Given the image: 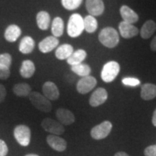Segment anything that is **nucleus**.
Listing matches in <instances>:
<instances>
[{
  "mask_svg": "<svg viewBox=\"0 0 156 156\" xmlns=\"http://www.w3.org/2000/svg\"><path fill=\"white\" fill-rule=\"evenodd\" d=\"M98 40L106 47L113 48L119 43V35L115 28L106 27L101 30L98 35Z\"/></svg>",
  "mask_w": 156,
  "mask_h": 156,
  "instance_id": "nucleus-1",
  "label": "nucleus"
},
{
  "mask_svg": "<svg viewBox=\"0 0 156 156\" xmlns=\"http://www.w3.org/2000/svg\"><path fill=\"white\" fill-rule=\"evenodd\" d=\"M84 20L78 13H74L69 17L67 23V34L71 38H77L84 30Z\"/></svg>",
  "mask_w": 156,
  "mask_h": 156,
  "instance_id": "nucleus-2",
  "label": "nucleus"
},
{
  "mask_svg": "<svg viewBox=\"0 0 156 156\" xmlns=\"http://www.w3.org/2000/svg\"><path fill=\"white\" fill-rule=\"evenodd\" d=\"M120 71V65L117 62L110 61L106 63L101 70V77L105 83H112L116 79Z\"/></svg>",
  "mask_w": 156,
  "mask_h": 156,
  "instance_id": "nucleus-3",
  "label": "nucleus"
},
{
  "mask_svg": "<svg viewBox=\"0 0 156 156\" xmlns=\"http://www.w3.org/2000/svg\"><path fill=\"white\" fill-rule=\"evenodd\" d=\"M31 103H32L38 110L43 112H50L52 109V104L48 99L46 98L44 95L40 93L31 92L28 95Z\"/></svg>",
  "mask_w": 156,
  "mask_h": 156,
  "instance_id": "nucleus-4",
  "label": "nucleus"
},
{
  "mask_svg": "<svg viewBox=\"0 0 156 156\" xmlns=\"http://www.w3.org/2000/svg\"><path fill=\"white\" fill-rule=\"evenodd\" d=\"M14 136L20 145L26 147L30 142L31 132L30 128L24 124L17 125L14 129Z\"/></svg>",
  "mask_w": 156,
  "mask_h": 156,
  "instance_id": "nucleus-5",
  "label": "nucleus"
},
{
  "mask_svg": "<svg viewBox=\"0 0 156 156\" xmlns=\"http://www.w3.org/2000/svg\"><path fill=\"white\" fill-rule=\"evenodd\" d=\"M112 124L109 121H104L95 126L90 131V135L94 140H100L106 138L112 129Z\"/></svg>",
  "mask_w": 156,
  "mask_h": 156,
  "instance_id": "nucleus-6",
  "label": "nucleus"
},
{
  "mask_svg": "<svg viewBox=\"0 0 156 156\" xmlns=\"http://www.w3.org/2000/svg\"><path fill=\"white\" fill-rule=\"evenodd\" d=\"M41 126L45 131L54 135H61L65 131L64 125H62L58 121L52 119L51 118H45L41 122Z\"/></svg>",
  "mask_w": 156,
  "mask_h": 156,
  "instance_id": "nucleus-7",
  "label": "nucleus"
},
{
  "mask_svg": "<svg viewBox=\"0 0 156 156\" xmlns=\"http://www.w3.org/2000/svg\"><path fill=\"white\" fill-rule=\"evenodd\" d=\"M96 79L93 76L88 75L82 77V79L77 82L76 88H77V92L80 94H86L90 92L96 86Z\"/></svg>",
  "mask_w": 156,
  "mask_h": 156,
  "instance_id": "nucleus-8",
  "label": "nucleus"
},
{
  "mask_svg": "<svg viewBox=\"0 0 156 156\" xmlns=\"http://www.w3.org/2000/svg\"><path fill=\"white\" fill-rule=\"evenodd\" d=\"M107 98H108V93L106 90L103 87H98L91 95L89 103L92 107H98L106 102Z\"/></svg>",
  "mask_w": 156,
  "mask_h": 156,
  "instance_id": "nucleus-9",
  "label": "nucleus"
},
{
  "mask_svg": "<svg viewBox=\"0 0 156 156\" xmlns=\"http://www.w3.org/2000/svg\"><path fill=\"white\" fill-rule=\"evenodd\" d=\"M86 9L92 16H100L103 13L105 5L103 0H86Z\"/></svg>",
  "mask_w": 156,
  "mask_h": 156,
  "instance_id": "nucleus-10",
  "label": "nucleus"
},
{
  "mask_svg": "<svg viewBox=\"0 0 156 156\" xmlns=\"http://www.w3.org/2000/svg\"><path fill=\"white\" fill-rule=\"evenodd\" d=\"M46 142H47L48 145L54 151L63 152L67 149V143L66 140L58 135L49 134L46 137Z\"/></svg>",
  "mask_w": 156,
  "mask_h": 156,
  "instance_id": "nucleus-11",
  "label": "nucleus"
},
{
  "mask_svg": "<svg viewBox=\"0 0 156 156\" xmlns=\"http://www.w3.org/2000/svg\"><path fill=\"white\" fill-rule=\"evenodd\" d=\"M58 44L59 41L57 38L54 36H48L39 43L38 48L42 53L46 54L55 49Z\"/></svg>",
  "mask_w": 156,
  "mask_h": 156,
  "instance_id": "nucleus-12",
  "label": "nucleus"
},
{
  "mask_svg": "<svg viewBox=\"0 0 156 156\" xmlns=\"http://www.w3.org/2000/svg\"><path fill=\"white\" fill-rule=\"evenodd\" d=\"M119 30L123 38L125 39L132 38L137 36L139 34V30L133 24H129L126 22H121L119 25Z\"/></svg>",
  "mask_w": 156,
  "mask_h": 156,
  "instance_id": "nucleus-13",
  "label": "nucleus"
},
{
  "mask_svg": "<svg viewBox=\"0 0 156 156\" xmlns=\"http://www.w3.org/2000/svg\"><path fill=\"white\" fill-rule=\"evenodd\" d=\"M56 116L58 122L61 123L62 125H70L75 121L73 113L66 108H58L56 112Z\"/></svg>",
  "mask_w": 156,
  "mask_h": 156,
  "instance_id": "nucleus-14",
  "label": "nucleus"
},
{
  "mask_svg": "<svg viewBox=\"0 0 156 156\" xmlns=\"http://www.w3.org/2000/svg\"><path fill=\"white\" fill-rule=\"evenodd\" d=\"M44 95L49 101H56L59 98V90L55 83L48 81L44 84L42 87Z\"/></svg>",
  "mask_w": 156,
  "mask_h": 156,
  "instance_id": "nucleus-15",
  "label": "nucleus"
},
{
  "mask_svg": "<svg viewBox=\"0 0 156 156\" xmlns=\"http://www.w3.org/2000/svg\"><path fill=\"white\" fill-rule=\"evenodd\" d=\"M120 15L122 16L124 22L129 24H134L139 20V16L133 9L126 5H123L120 8Z\"/></svg>",
  "mask_w": 156,
  "mask_h": 156,
  "instance_id": "nucleus-16",
  "label": "nucleus"
},
{
  "mask_svg": "<svg viewBox=\"0 0 156 156\" xmlns=\"http://www.w3.org/2000/svg\"><path fill=\"white\" fill-rule=\"evenodd\" d=\"M21 34L22 30L18 25L14 24L10 25L6 28L5 31V38L8 42H15L21 36Z\"/></svg>",
  "mask_w": 156,
  "mask_h": 156,
  "instance_id": "nucleus-17",
  "label": "nucleus"
},
{
  "mask_svg": "<svg viewBox=\"0 0 156 156\" xmlns=\"http://www.w3.org/2000/svg\"><path fill=\"white\" fill-rule=\"evenodd\" d=\"M141 98L145 101H150L156 97V85L152 83H145L142 85Z\"/></svg>",
  "mask_w": 156,
  "mask_h": 156,
  "instance_id": "nucleus-18",
  "label": "nucleus"
},
{
  "mask_svg": "<svg viewBox=\"0 0 156 156\" xmlns=\"http://www.w3.org/2000/svg\"><path fill=\"white\" fill-rule=\"evenodd\" d=\"M36 72L35 64L31 60H24L20 68V74L24 78H30Z\"/></svg>",
  "mask_w": 156,
  "mask_h": 156,
  "instance_id": "nucleus-19",
  "label": "nucleus"
},
{
  "mask_svg": "<svg viewBox=\"0 0 156 156\" xmlns=\"http://www.w3.org/2000/svg\"><path fill=\"white\" fill-rule=\"evenodd\" d=\"M35 48V41L30 36H25L21 39L19 45V51L22 54H28Z\"/></svg>",
  "mask_w": 156,
  "mask_h": 156,
  "instance_id": "nucleus-20",
  "label": "nucleus"
},
{
  "mask_svg": "<svg viewBox=\"0 0 156 156\" xmlns=\"http://www.w3.org/2000/svg\"><path fill=\"white\" fill-rule=\"evenodd\" d=\"M74 52L73 46L70 44H64L59 46L55 51L56 57L59 60L67 59Z\"/></svg>",
  "mask_w": 156,
  "mask_h": 156,
  "instance_id": "nucleus-21",
  "label": "nucleus"
},
{
  "mask_svg": "<svg viewBox=\"0 0 156 156\" xmlns=\"http://www.w3.org/2000/svg\"><path fill=\"white\" fill-rule=\"evenodd\" d=\"M36 22L41 30H48L51 23L50 15L46 11H40L36 15Z\"/></svg>",
  "mask_w": 156,
  "mask_h": 156,
  "instance_id": "nucleus-22",
  "label": "nucleus"
},
{
  "mask_svg": "<svg viewBox=\"0 0 156 156\" xmlns=\"http://www.w3.org/2000/svg\"><path fill=\"white\" fill-rule=\"evenodd\" d=\"M156 30V23L152 20L146 21L140 30V36L142 38L148 39L153 36Z\"/></svg>",
  "mask_w": 156,
  "mask_h": 156,
  "instance_id": "nucleus-23",
  "label": "nucleus"
},
{
  "mask_svg": "<svg viewBox=\"0 0 156 156\" xmlns=\"http://www.w3.org/2000/svg\"><path fill=\"white\" fill-rule=\"evenodd\" d=\"M87 56V52L83 49H78L74 51L67 59V63L71 66L81 64Z\"/></svg>",
  "mask_w": 156,
  "mask_h": 156,
  "instance_id": "nucleus-24",
  "label": "nucleus"
},
{
  "mask_svg": "<svg viewBox=\"0 0 156 156\" xmlns=\"http://www.w3.org/2000/svg\"><path fill=\"white\" fill-rule=\"evenodd\" d=\"M64 23L63 20L60 17H56L53 20L51 24V33L53 36L56 38L61 37L63 35Z\"/></svg>",
  "mask_w": 156,
  "mask_h": 156,
  "instance_id": "nucleus-25",
  "label": "nucleus"
},
{
  "mask_svg": "<svg viewBox=\"0 0 156 156\" xmlns=\"http://www.w3.org/2000/svg\"><path fill=\"white\" fill-rule=\"evenodd\" d=\"M13 93L17 96L26 97L28 96L31 93V87L26 83H20L15 84L13 87Z\"/></svg>",
  "mask_w": 156,
  "mask_h": 156,
  "instance_id": "nucleus-26",
  "label": "nucleus"
},
{
  "mask_svg": "<svg viewBox=\"0 0 156 156\" xmlns=\"http://www.w3.org/2000/svg\"><path fill=\"white\" fill-rule=\"evenodd\" d=\"M71 70L74 73L77 74L80 77H86L90 75L91 73V68L88 64H79L76 65L71 66Z\"/></svg>",
  "mask_w": 156,
  "mask_h": 156,
  "instance_id": "nucleus-27",
  "label": "nucleus"
},
{
  "mask_svg": "<svg viewBox=\"0 0 156 156\" xmlns=\"http://www.w3.org/2000/svg\"><path fill=\"white\" fill-rule=\"evenodd\" d=\"M84 20V28L87 33L93 34L98 28V21L92 15H87Z\"/></svg>",
  "mask_w": 156,
  "mask_h": 156,
  "instance_id": "nucleus-28",
  "label": "nucleus"
},
{
  "mask_svg": "<svg viewBox=\"0 0 156 156\" xmlns=\"http://www.w3.org/2000/svg\"><path fill=\"white\" fill-rule=\"evenodd\" d=\"M83 0H62V5L67 10H75L81 5Z\"/></svg>",
  "mask_w": 156,
  "mask_h": 156,
  "instance_id": "nucleus-29",
  "label": "nucleus"
},
{
  "mask_svg": "<svg viewBox=\"0 0 156 156\" xmlns=\"http://www.w3.org/2000/svg\"><path fill=\"white\" fill-rule=\"evenodd\" d=\"M12 58L9 54L5 53L0 54V64L1 65L9 68L12 65Z\"/></svg>",
  "mask_w": 156,
  "mask_h": 156,
  "instance_id": "nucleus-30",
  "label": "nucleus"
},
{
  "mask_svg": "<svg viewBox=\"0 0 156 156\" xmlns=\"http://www.w3.org/2000/svg\"><path fill=\"white\" fill-rule=\"evenodd\" d=\"M122 83L126 86H131V87H136L140 84V80L137 78L134 77H125L122 80Z\"/></svg>",
  "mask_w": 156,
  "mask_h": 156,
  "instance_id": "nucleus-31",
  "label": "nucleus"
},
{
  "mask_svg": "<svg viewBox=\"0 0 156 156\" xmlns=\"http://www.w3.org/2000/svg\"><path fill=\"white\" fill-rule=\"evenodd\" d=\"M10 76L9 68L0 64V80H7Z\"/></svg>",
  "mask_w": 156,
  "mask_h": 156,
  "instance_id": "nucleus-32",
  "label": "nucleus"
},
{
  "mask_svg": "<svg viewBox=\"0 0 156 156\" xmlns=\"http://www.w3.org/2000/svg\"><path fill=\"white\" fill-rule=\"evenodd\" d=\"M145 156H156V145H151L146 147L144 151Z\"/></svg>",
  "mask_w": 156,
  "mask_h": 156,
  "instance_id": "nucleus-33",
  "label": "nucleus"
},
{
  "mask_svg": "<svg viewBox=\"0 0 156 156\" xmlns=\"http://www.w3.org/2000/svg\"><path fill=\"white\" fill-rule=\"evenodd\" d=\"M8 153V147L6 142L2 140H0V156H6Z\"/></svg>",
  "mask_w": 156,
  "mask_h": 156,
  "instance_id": "nucleus-34",
  "label": "nucleus"
},
{
  "mask_svg": "<svg viewBox=\"0 0 156 156\" xmlns=\"http://www.w3.org/2000/svg\"><path fill=\"white\" fill-rule=\"evenodd\" d=\"M6 95H7V90H6L5 87L2 84H0V103L5 101Z\"/></svg>",
  "mask_w": 156,
  "mask_h": 156,
  "instance_id": "nucleus-35",
  "label": "nucleus"
},
{
  "mask_svg": "<svg viewBox=\"0 0 156 156\" xmlns=\"http://www.w3.org/2000/svg\"><path fill=\"white\" fill-rule=\"evenodd\" d=\"M151 48L152 51H156V36L154 37V38L152 40L151 44Z\"/></svg>",
  "mask_w": 156,
  "mask_h": 156,
  "instance_id": "nucleus-36",
  "label": "nucleus"
},
{
  "mask_svg": "<svg viewBox=\"0 0 156 156\" xmlns=\"http://www.w3.org/2000/svg\"><path fill=\"white\" fill-rule=\"evenodd\" d=\"M152 123H153V124L154 126H156V108L153 112V118H152Z\"/></svg>",
  "mask_w": 156,
  "mask_h": 156,
  "instance_id": "nucleus-37",
  "label": "nucleus"
},
{
  "mask_svg": "<svg viewBox=\"0 0 156 156\" xmlns=\"http://www.w3.org/2000/svg\"><path fill=\"white\" fill-rule=\"evenodd\" d=\"M114 156H130V155H129L127 153H125V152H119V153L115 154Z\"/></svg>",
  "mask_w": 156,
  "mask_h": 156,
  "instance_id": "nucleus-38",
  "label": "nucleus"
},
{
  "mask_svg": "<svg viewBox=\"0 0 156 156\" xmlns=\"http://www.w3.org/2000/svg\"><path fill=\"white\" fill-rule=\"evenodd\" d=\"M25 156H39V155H36V154H28V155H26Z\"/></svg>",
  "mask_w": 156,
  "mask_h": 156,
  "instance_id": "nucleus-39",
  "label": "nucleus"
}]
</instances>
